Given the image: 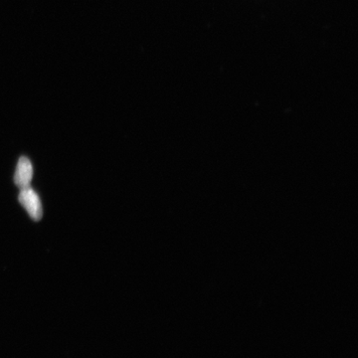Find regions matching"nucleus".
I'll return each mask as SVG.
<instances>
[{
	"mask_svg": "<svg viewBox=\"0 0 358 358\" xmlns=\"http://www.w3.org/2000/svg\"><path fill=\"white\" fill-rule=\"evenodd\" d=\"M18 199L33 220H41L42 215H43L41 200H40L38 194L30 186L21 189Z\"/></svg>",
	"mask_w": 358,
	"mask_h": 358,
	"instance_id": "1",
	"label": "nucleus"
},
{
	"mask_svg": "<svg viewBox=\"0 0 358 358\" xmlns=\"http://www.w3.org/2000/svg\"><path fill=\"white\" fill-rule=\"evenodd\" d=\"M33 178V166L30 160L25 157H21L18 160L15 174H14V182L22 189L30 186Z\"/></svg>",
	"mask_w": 358,
	"mask_h": 358,
	"instance_id": "2",
	"label": "nucleus"
}]
</instances>
